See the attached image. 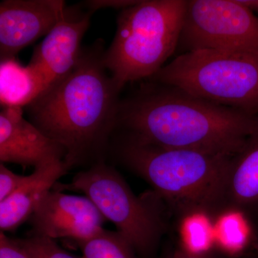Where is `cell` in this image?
<instances>
[{
  "label": "cell",
  "instance_id": "1",
  "mask_svg": "<svg viewBox=\"0 0 258 258\" xmlns=\"http://www.w3.org/2000/svg\"><path fill=\"white\" fill-rule=\"evenodd\" d=\"M257 123L258 115L151 81L120 100L115 131L169 149L232 157Z\"/></svg>",
  "mask_w": 258,
  "mask_h": 258
},
{
  "label": "cell",
  "instance_id": "2",
  "mask_svg": "<svg viewBox=\"0 0 258 258\" xmlns=\"http://www.w3.org/2000/svg\"><path fill=\"white\" fill-rule=\"evenodd\" d=\"M103 43L84 49L69 74L25 107L29 120L66 150L70 169L102 161L117 126L122 88L103 62Z\"/></svg>",
  "mask_w": 258,
  "mask_h": 258
},
{
  "label": "cell",
  "instance_id": "3",
  "mask_svg": "<svg viewBox=\"0 0 258 258\" xmlns=\"http://www.w3.org/2000/svg\"><path fill=\"white\" fill-rule=\"evenodd\" d=\"M115 152L122 164L152 186L169 211L181 217L224 210L231 157L169 149L119 134Z\"/></svg>",
  "mask_w": 258,
  "mask_h": 258
},
{
  "label": "cell",
  "instance_id": "4",
  "mask_svg": "<svg viewBox=\"0 0 258 258\" xmlns=\"http://www.w3.org/2000/svg\"><path fill=\"white\" fill-rule=\"evenodd\" d=\"M186 2L140 0L121 10L103 62L122 89L129 82L151 79L175 52Z\"/></svg>",
  "mask_w": 258,
  "mask_h": 258
},
{
  "label": "cell",
  "instance_id": "5",
  "mask_svg": "<svg viewBox=\"0 0 258 258\" xmlns=\"http://www.w3.org/2000/svg\"><path fill=\"white\" fill-rule=\"evenodd\" d=\"M150 79L206 101L258 115V52H185Z\"/></svg>",
  "mask_w": 258,
  "mask_h": 258
},
{
  "label": "cell",
  "instance_id": "6",
  "mask_svg": "<svg viewBox=\"0 0 258 258\" xmlns=\"http://www.w3.org/2000/svg\"><path fill=\"white\" fill-rule=\"evenodd\" d=\"M53 189L81 191L132 244L139 255L155 250L165 233V204L154 191L137 196L113 166L98 161L81 171L68 184L57 182Z\"/></svg>",
  "mask_w": 258,
  "mask_h": 258
},
{
  "label": "cell",
  "instance_id": "7",
  "mask_svg": "<svg viewBox=\"0 0 258 258\" xmlns=\"http://www.w3.org/2000/svg\"><path fill=\"white\" fill-rule=\"evenodd\" d=\"M178 47L258 52V18L240 0H188Z\"/></svg>",
  "mask_w": 258,
  "mask_h": 258
},
{
  "label": "cell",
  "instance_id": "8",
  "mask_svg": "<svg viewBox=\"0 0 258 258\" xmlns=\"http://www.w3.org/2000/svg\"><path fill=\"white\" fill-rule=\"evenodd\" d=\"M28 220L32 235L76 242L96 235L107 220L88 197L53 189L42 199Z\"/></svg>",
  "mask_w": 258,
  "mask_h": 258
},
{
  "label": "cell",
  "instance_id": "9",
  "mask_svg": "<svg viewBox=\"0 0 258 258\" xmlns=\"http://www.w3.org/2000/svg\"><path fill=\"white\" fill-rule=\"evenodd\" d=\"M62 0H4L0 3V60L15 58L46 35L66 14Z\"/></svg>",
  "mask_w": 258,
  "mask_h": 258
},
{
  "label": "cell",
  "instance_id": "10",
  "mask_svg": "<svg viewBox=\"0 0 258 258\" xmlns=\"http://www.w3.org/2000/svg\"><path fill=\"white\" fill-rule=\"evenodd\" d=\"M90 12L66 9V14L35 47L29 66L38 74L45 89L69 74L81 55V41L90 25Z\"/></svg>",
  "mask_w": 258,
  "mask_h": 258
},
{
  "label": "cell",
  "instance_id": "11",
  "mask_svg": "<svg viewBox=\"0 0 258 258\" xmlns=\"http://www.w3.org/2000/svg\"><path fill=\"white\" fill-rule=\"evenodd\" d=\"M66 150L23 116L19 107H5L0 113V161L24 168L64 160Z\"/></svg>",
  "mask_w": 258,
  "mask_h": 258
},
{
  "label": "cell",
  "instance_id": "12",
  "mask_svg": "<svg viewBox=\"0 0 258 258\" xmlns=\"http://www.w3.org/2000/svg\"><path fill=\"white\" fill-rule=\"evenodd\" d=\"M224 210L258 222V123L240 152L231 160Z\"/></svg>",
  "mask_w": 258,
  "mask_h": 258
},
{
  "label": "cell",
  "instance_id": "13",
  "mask_svg": "<svg viewBox=\"0 0 258 258\" xmlns=\"http://www.w3.org/2000/svg\"><path fill=\"white\" fill-rule=\"evenodd\" d=\"M64 160L35 168L25 183L0 203V229L13 231L29 220L42 199L70 170Z\"/></svg>",
  "mask_w": 258,
  "mask_h": 258
},
{
  "label": "cell",
  "instance_id": "14",
  "mask_svg": "<svg viewBox=\"0 0 258 258\" xmlns=\"http://www.w3.org/2000/svg\"><path fill=\"white\" fill-rule=\"evenodd\" d=\"M44 90L42 79L29 64L24 66L15 58L1 61L0 103L3 108H23Z\"/></svg>",
  "mask_w": 258,
  "mask_h": 258
},
{
  "label": "cell",
  "instance_id": "15",
  "mask_svg": "<svg viewBox=\"0 0 258 258\" xmlns=\"http://www.w3.org/2000/svg\"><path fill=\"white\" fill-rule=\"evenodd\" d=\"M82 258H137L132 244L119 232L102 229L96 235L76 241Z\"/></svg>",
  "mask_w": 258,
  "mask_h": 258
},
{
  "label": "cell",
  "instance_id": "16",
  "mask_svg": "<svg viewBox=\"0 0 258 258\" xmlns=\"http://www.w3.org/2000/svg\"><path fill=\"white\" fill-rule=\"evenodd\" d=\"M16 241L32 258H79L64 250L55 240L43 236L32 235Z\"/></svg>",
  "mask_w": 258,
  "mask_h": 258
},
{
  "label": "cell",
  "instance_id": "17",
  "mask_svg": "<svg viewBox=\"0 0 258 258\" xmlns=\"http://www.w3.org/2000/svg\"><path fill=\"white\" fill-rule=\"evenodd\" d=\"M28 177V176L15 174L2 163L0 165V203L16 191Z\"/></svg>",
  "mask_w": 258,
  "mask_h": 258
},
{
  "label": "cell",
  "instance_id": "18",
  "mask_svg": "<svg viewBox=\"0 0 258 258\" xmlns=\"http://www.w3.org/2000/svg\"><path fill=\"white\" fill-rule=\"evenodd\" d=\"M0 258H32L18 243L16 240H13L5 235L0 234Z\"/></svg>",
  "mask_w": 258,
  "mask_h": 258
},
{
  "label": "cell",
  "instance_id": "19",
  "mask_svg": "<svg viewBox=\"0 0 258 258\" xmlns=\"http://www.w3.org/2000/svg\"><path fill=\"white\" fill-rule=\"evenodd\" d=\"M139 2L137 0H90L85 2L84 5L88 11L93 14L96 10L105 8H114L122 10L137 5Z\"/></svg>",
  "mask_w": 258,
  "mask_h": 258
},
{
  "label": "cell",
  "instance_id": "20",
  "mask_svg": "<svg viewBox=\"0 0 258 258\" xmlns=\"http://www.w3.org/2000/svg\"><path fill=\"white\" fill-rule=\"evenodd\" d=\"M171 258H218L210 249L204 251H193L181 246L171 253Z\"/></svg>",
  "mask_w": 258,
  "mask_h": 258
},
{
  "label": "cell",
  "instance_id": "21",
  "mask_svg": "<svg viewBox=\"0 0 258 258\" xmlns=\"http://www.w3.org/2000/svg\"><path fill=\"white\" fill-rule=\"evenodd\" d=\"M244 6L247 7L252 11L256 10L258 12V0H240Z\"/></svg>",
  "mask_w": 258,
  "mask_h": 258
},
{
  "label": "cell",
  "instance_id": "22",
  "mask_svg": "<svg viewBox=\"0 0 258 258\" xmlns=\"http://www.w3.org/2000/svg\"><path fill=\"white\" fill-rule=\"evenodd\" d=\"M254 247H255L256 252H257L258 257V242H256V243L254 244Z\"/></svg>",
  "mask_w": 258,
  "mask_h": 258
},
{
  "label": "cell",
  "instance_id": "23",
  "mask_svg": "<svg viewBox=\"0 0 258 258\" xmlns=\"http://www.w3.org/2000/svg\"><path fill=\"white\" fill-rule=\"evenodd\" d=\"M171 253L169 254H166V255L164 256V257H163L162 258H171Z\"/></svg>",
  "mask_w": 258,
  "mask_h": 258
}]
</instances>
